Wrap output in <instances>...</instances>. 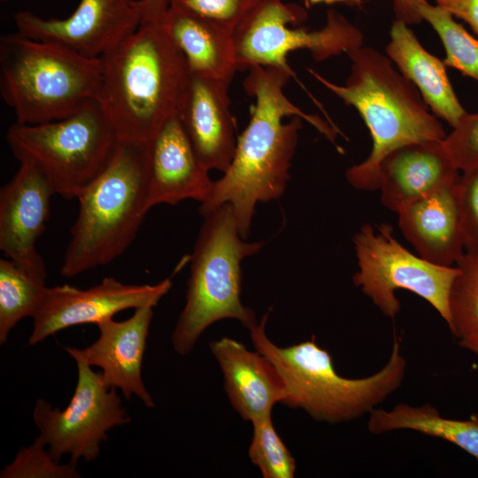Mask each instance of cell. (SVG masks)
I'll list each match as a JSON object with an SVG mask.
<instances>
[{"instance_id":"cell-35","label":"cell","mask_w":478,"mask_h":478,"mask_svg":"<svg viewBox=\"0 0 478 478\" xmlns=\"http://www.w3.org/2000/svg\"><path fill=\"white\" fill-rule=\"evenodd\" d=\"M459 343L462 348L478 355V330L459 339Z\"/></svg>"},{"instance_id":"cell-19","label":"cell","mask_w":478,"mask_h":478,"mask_svg":"<svg viewBox=\"0 0 478 478\" xmlns=\"http://www.w3.org/2000/svg\"><path fill=\"white\" fill-rule=\"evenodd\" d=\"M209 347L222 373L229 403L243 420L252 422L272 414L276 404H283V380L265 355L227 336L212 341Z\"/></svg>"},{"instance_id":"cell-34","label":"cell","mask_w":478,"mask_h":478,"mask_svg":"<svg viewBox=\"0 0 478 478\" xmlns=\"http://www.w3.org/2000/svg\"><path fill=\"white\" fill-rule=\"evenodd\" d=\"M142 21L161 20L169 4L168 0H139Z\"/></svg>"},{"instance_id":"cell-1","label":"cell","mask_w":478,"mask_h":478,"mask_svg":"<svg viewBox=\"0 0 478 478\" xmlns=\"http://www.w3.org/2000/svg\"><path fill=\"white\" fill-rule=\"evenodd\" d=\"M295 74L274 66H253L243 81L248 96L255 98L246 128L238 135L233 161L223 176L213 181L199 212L204 215L229 204L244 239L250 233L256 204L279 198L289 180V168L302 120L333 143L338 129L289 101L284 87Z\"/></svg>"},{"instance_id":"cell-30","label":"cell","mask_w":478,"mask_h":478,"mask_svg":"<svg viewBox=\"0 0 478 478\" xmlns=\"http://www.w3.org/2000/svg\"><path fill=\"white\" fill-rule=\"evenodd\" d=\"M257 2L258 0H168L169 4L197 12L231 34Z\"/></svg>"},{"instance_id":"cell-36","label":"cell","mask_w":478,"mask_h":478,"mask_svg":"<svg viewBox=\"0 0 478 478\" xmlns=\"http://www.w3.org/2000/svg\"><path fill=\"white\" fill-rule=\"evenodd\" d=\"M305 2L307 7L319 4H344L350 6H360L362 4V0H305Z\"/></svg>"},{"instance_id":"cell-3","label":"cell","mask_w":478,"mask_h":478,"mask_svg":"<svg viewBox=\"0 0 478 478\" xmlns=\"http://www.w3.org/2000/svg\"><path fill=\"white\" fill-rule=\"evenodd\" d=\"M347 55L351 65L344 85L312 69L308 72L363 119L372 137V150L366 159L349 167L345 176L359 190H377L378 168L386 155L404 144L443 140L446 135L417 88L396 71L389 57L364 46Z\"/></svg>"},{"instance_id":"cell-5","label":"cell","mask_w":478,"mask_h":478,"mask_svg":"<svg viewBox=\"0 0 478 478\" xmlns=\"http://www.w3.org/2000/svg\"><path fill=\"white\" fill-rule=\"evenodd\" d=\"M149 165L150 143L120 142L107 167L77 198L62 276L107 265L130 246L149 211Z\"/></svg>"},{"instance_id":"cell-7","label":"cell","mask_w":478,"mask_h":478,"mask_svg":"<svg viewBox=\"0 0 478 478\" xmlns=\"http://www.w3.org/2000/svg\"><path fill=\"white\" fill-rule=\"evenodd\" d=\"M191 256L186 303L172 333L176 353L188 355L213 323L233 319L251 329L258 322L241 301V263L258 253L263 243L241 236L233 207L224 204L203 215Z\"/></svg>"},{"instance_id":"cell-27","label":"cell","mask_w":478,"mask_h":478,"mask_svg":"<svg viewBox=\"0 0 478 478\" xmlns=\"http://www.w3.org/2000/svg\"><path fill=\"white\" fill-rule=\"evenodd\" d=\"M252 436L249 457L264 478H293L296 459L278 435L272 421V414L251 422Z\"/></svg>"},{"instance_id":"cell-32","label":"cell","mask_w":478,"mask_h":478,"mask_svg":"<svg viewBox=\"0 0 478 478\" xmlns=\"http://www.w3.org/2000/svg\"><path fill=\"white\" fill-rule=\"evenodd\" d=\"M443 8L469 25L478 36V0H435Z\"/></svg>"},{"instance_id":"cell-21","label":"cell","mask_w":478,"mask_h":478,"mask_svg":"<svg viewBox=\"0 0 478 478\" xmlns=\"http://www.w3.org/2000/svg\"><path fill=\"white\" fill-rule=\"evenodd\" d=\"M161 22L189 73L231 82L237 71L233 34L187 8L169 4Z\"/></svg>"},{"instance_id":"cell-6","label":"cell","mask_w":478,"mask_h":478,"mask_svg":"<svg viewBox=\"0 0 478 478\" xmlns=\"http://www.w3.org/2000/svg\"><path fill=\"white\" fill-rule=\"evenodd\" d=\"M101 60L19 32L0 38V92L19 124L70 116L97 100Z\"/></svg>"},{"instance_id":"cell-2","label":"cell","mask_w":478,"mask_h":478,"mask_svg":"<svg viewBox=\"0 0 478 478\" xmlns=\"http://www.w3.org/2000/svg\"><path fill=\"white\" fill-rule=\"evenodd\" d=\"M100 60L97 101L120 141L150 143L180 110L189 77L183 54L161 20L142 21Z\"/></svg>"},{"instance_id":"cell-8","label":"cell","mask_w":478,"mask_h":478,"mask_svg":"<svg viewBox=\"0 0 478 478\" xmlns=\"http://www.w3.org/2000/svg\"><path fill=\"white\" fill-rule=\"evenodd\" d=\"M6 141L19 163L33 165L55 194L78 198L113 158L120 141L99 102L66 118L13 123Z\"/></svg>"},{"instance_id":"cell-17","label":"cell","mask_w":478,"mask_h":478,"mask_svg":"<svg viewBox=\"0 0 478 478\" xmlns=\"http://www.w3.org/2000/svg\"><path fill=\"white\" fill-rule=\"evenodd\" d=\"M199 161L178 114L150 143L147 206L175 205L185 199L203 203L213 181Z\"/></svg>"},{"instance_id":"cell-15","label":"cell","mask_w":478,"mask_h":478,"mask_svg":"<svg viewBox=\"0 0 478 478\" xmlns=\"http://www.w3.org/2000/svg\"><path fill=\"white\" fill-rule=\"evenodd\" d=\"M152 317V306L135 308L133 315L125 320L108 319L98 323L99 336L89 346L64 349L74 360L101 368L106 386L120 389L127 399L135 395L146 407L152 408L154 401L142 379Z\"/></svg>"},{"instance_id":"cell-20","label":"cell","mask_w":478,"mask_h":478,"mask_svg":"<svg viewBox=\"0 0 478 478\" xmlns=\"http://www.w3.org/2000/svg\"><path fill=\"white\" fill-rule=\"evenodd\" d=\"M457 183L424 195L397 213L400 230L418 255L444 266H454L465 253Z\"/></svg>"},{"instance_id":"cell-9","label":"cell","mask_w":478,"mask_h":478,"mask_svg":"<svg viewBox=\"0 0 478 478\" xmlns=\"http://www.w3.org/2000/svg\"><path fill=\"white\" fill-rule=\"evenodd\" d=\"M307 17L299 5L283 0H258L233 33L237 70L253 66H274L292 73L288 54L308 50L315 61L363 46V35L341 13L328 10L326 25L309 31L291 28Z\"/></svg>"},{"instance_id":"cell-31","label":"cell","mask_w":478,"mask_h":478,"mask_svg":"<svg viewBox=\"0 0 478 478\" xmlns=\"http://www.w3.org/2000/svg\"><path fill=\"white\" fill-rule=\"evenodd\" d=\"M457 188L465 252H478V167L462 172Z\"/></svg>"},{"instance_id":"cell-22","label":"cell","mask_w":478,"mask_h":478,"mask_svg":"<svg viewBox=\"0 0 478 478\" xmlns=\"http://www.w3.org/2000/svg\"><path fill=\"white\" fill-rule=\"evenodd\" d=\"M409 25L395 20L386 53L419 90L433 114L454 127L466 113L457 97L443 61L428 52Z\"/></svg>"},{"instance_id":"cell-16","label":"cell","mask_w":478,"mask_h":478,"mask_svg":"<svg viewBox=\"0 0 478 478\" xmlns=\"http://www.w3.org/2000/svg\"><path fill=\"white\" fill-rule=\"evenodd\" d=\"M229 82L189 73L178 112L183 129L204 168L225 173L237 145L230 112Z\"/></svg>"},{"instance_id":"cell-12","label":"cell","mask_w":478,"mask_h":478,"mask_svg":"<svg viewBox=\"0 0 478 478\" xmlns=\"http://www.w3.org/2000/svg\"><path fill=\"white\" fill-rule=\"evenodd\" d=\"M14 20L17 32L25 36L99 58L137 30L142 12L139 0H80L66 19H45L22 11Z\"/></svg>"},{"instance_id":"cell-33","label":"cell","mask_w":478,"mask_h":478,"mask_svg":"<svg viewBox=\"0 0 478 478\" xmlns=\"http://www.w3.org/2000/svg\"><path fill=\"white\" fill-rule=\"evenodd\" d=\"M427 0H393L396 19L407 25L420 23V7Z\"/></svg>"},{"instance_id":"cell-10","label":"cell","mask_w":478,"mask_h":478,"mask_svg":"<svg viewBox=\"0 0 478 478\" xmlns=\"http://www.w3.org/2000/svg\"><path fill=\"white\" fill-rule=\"evenodd\" d=\"M390 225L374 230L364 224L353 236L358 270L355 286L389 318L400 312L397 289L409 290L432 305L450 327V293L459 269L429 262L414 255L394 238Z\"/></svg>"},{"instance_id":"cell-13","label":"cell","mask_w":478,"mask_h":478,"mask_svg":"<svg viewBox=\"0 0 478 478\" xmlns=\"http://www.w3.org/2000/svg\"><path fill=\"white\" fill-rule=\"evenodd\" d=\"M171 288L170 279L156 284H126L113 277H105L88 289L67 284L48 288L33 318L29 344L39 343L70 327L97 325L127 309L154 307Z\"/></svg>"},{"instance_id":"cell-28","label":"cell","mask_w":478,"mask_h":478,"mask_svg":"<svg viewBox=\"0 0 478 478\" xmlns=\"http://www.w3.org/2000/svg\"><path fill=\"white\" fill-rule=\"evenodd\" d=\"M38 436L33 443L21 448L14 460L0 473L1 478H77L81 475L75 466L60 465L45 450Z\"/></svg>"},{"instance_id":"cell-18","label":"cell","mask_w":478,"mask_h":478,"mask_svg":"<svg viewBox=\"0 0 478 478\" xmlns=\"http://www.w3.org/2000/svg\"><path fill=\"white\" fill-rule=\"evenodd\" d=\"M443 140L404 144L386 155L378 168V189L385 207L398 213L412 201L459 177Z\"/></svg>"},{"instance_id":"cell-26","label":"cell","mask_w":478,"mask_h":478,"mask_svg":"<svg viewBox=\"0 0 478 478\" xmlns=\"http://www.w3.org/2000/svg\"><path fill=\"white\" fill-rule=\"evenodd\" d=\"M450 293L451 332L459 340L478 330V252H465Z\"/></svg>"},{"instance_id":"cell-14","label":"cell","mask_w":478,"mask_h":478,"mask_svg":"<svg viewBox=\"0 0 478 478\" xmlns=\"http://www.w3.org/2000/svg\"><path fill=\"white\" fill-rule=\"evenodd\" d=\"M52 187L33 165L20 163L0 189V250L29 275L44 282L46 266L36 250L46 229Z\"/></svg>"},{"instance_id":"cell-11","label":"cell","mask_w":478,"mask_h":478,"mask_svg":"<svg viewBox=\"0 0 478 478\" xmlns=\"http://www.w3.org/2000/svg\"><path fill=\"white\" fill-rule=\"evenodd\" d=\"M75 362L78 380L68 405L59 410L40 398L33 411L39 437L49 445L51 457L59 462L63 455L69 454L74 466L81 458L87 462L95 460L107 432L131 421L116 389L106 386L101 373L87 363Z\"/></svg>"},{"instance_id":"cell-23","label":"cell","mask_w":478,"mask_h":478,"mask_svg":"<svg viewBox=\"0 0 478 478\" xmlns=\"http://www.w3.org/2000/svg\"><path fill=\"white\" fill-rule=\"evenodd\" d=\"M367 429L380 435L399 429H410L453 443L478 462V416L466 420L443 417L429 404L413 406L399 404L390 410L374 409L369 413Z\"/></svg>"},{"instance_id":"cell-24","label":"cell","mask_w":478,"mask_h":478,"mask_svg":"<svg viewBox=\"0 0 478 478\" xmlns=\"http://www.w3.org/2000/svg\"><path fill=\"white\" fill-rule=\"evenodd\" d=\"M48 287L10 258L0 259V343L26 317L34 318L44 299Z\"/></svg>"},{"instance_id":"cell-25","label":"cell","mask_w":478,"mask_h":478,"mask_svg":"<svg viewBox=\"0 0 478 478\" xmlns=\"http://www.w3.org/2000/svg\"><path fill=\"white\" fill-rule=\"evenodd\" d=\"M420 15L440 37L445 50L444 65L478 81V39L436 4L425 2Z\"/></svg>"},{"instance_id":"cell-4","label":"cell","mask_w":478,"mask_h":478,"mask_svg":"<svg viewBox=\"0 0 478 478\" xmlns=\"http://www.w3.org/2000/svg\"><path fill=\"white\" fill-rule=\"evenodd\" d=\"M268 315L249 330L255 350L273 363L283 380L287 397L282 405L301 409L315 420L336 424L369 414L402 385L406 360L396 335L382 368L366 377L347 378L336 372L332 356L314 335L284 347L273 343L266 332Z\"/></svg>"},{"instance_id":"cell-29","label":"cell","mask_w":478,"mask_h":478,"mask_svg":"<svg viewBox=\"0 0 478 478\" xmlns=\"http://www.w3.org/2000/svg\"><path fill=\"white\" fill-rule=\"evenodd\" d=\"M444 137L443 144L457 168L478 167V112L466 113Z\"/></svg>"}]
</instances>
